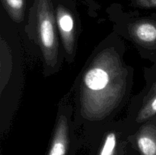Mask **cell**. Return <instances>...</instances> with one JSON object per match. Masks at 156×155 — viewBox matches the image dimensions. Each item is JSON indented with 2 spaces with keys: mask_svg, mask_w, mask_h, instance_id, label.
<instances>
[{
  "mask_svg": "<svg viewBox=\"0 0 156 155\" xmlns=\"http://www.w3.org/2000/svg\"><path fill=\"white\" fill-rule=\"evenodd\" d=\"M37 33L40 47L45 62L54 66L58 58L56 20L51 0H37Z\"/></svg>",
  "mask_w": 156,
  "mask_h": 155,
  "instance_id": "cell-2",
  "label": "cell"
},
{
  "mask_svg": "<svg viewBox=\"0 0 156 155\" xmlns=\"http://www.w3.org/2000/svg\"><path fill=\"white\" fill-rule=\"evenodd\" d=\"M56 24L62 38L66 52L72 54L75 50L76 43V27L74 17L71 12L62 5L56 8Z\"/></svg>",
  "mask_w": 156,
  "mask_h": 155,
  "instance_id": "cell-3",
  "label": "cell"
},
{
  "mask_svg": "<svg viewBox=\"0 0 156 155\" xmlns=\"http://www.w3.org/2000/svg\"><path fill=\"white\" fill-rule=\"evenodd\" d=\"M117 144V134L114 132H108L105 136L98 155H114Z\"/></svg>",
  "mask_w": 156,
  "mask_h": 155,
  "instance_id": "cell-9",
  "label": "cell"
},
{
  "mask_svg": "<svg viewBox=\"0 0 156 155\" xmlns=\"http://www.w3.org/2000/svg\"><path fill=\"white\" fill-rule=\"evenodd\" d=\"M129 36L140 45L156 49V20L143 19L129 26Z\"/></svg>",
  "mask_w": 156,
  "mask_h": 155,
  "instance_id": "cell-4",
  "label": "cell"
},
{
  "mask_svg": "<svg viewBox=\"0 0 156 155\" xmlns=\"http://www.w3.org/2000/svg\"><path fill=\"white\" fill-rule=\"evenodd\" d=\"M126 80L127 70L114 49H105L96 55L82 75V115L92 121L108 116L123 98Z\"/></svg>",
  "mask_w": 156,
  "mask_h": 155,
  "instance_id": "cell-1",
  "label": "cell"
},
{
  "mask_svg": "<svg viewBox=\"0 0 156 155\" xmlns=\"http://www.w3.org/2000/svg\"><path fill=\"white\" fill-rule=\"evenodd\" d=\"M5 9L15 22H21L24 18L25 0H2Z\"/></svg>",
  "mask_w": 156,
  "mask_h": 155,
  "instance_id": "cell-8",
  "label": "cell"
},
{
  "mask_svg": "<svg viewBox=\"0 0 156 155\" xmlns=\"http://www.w3.org/2000/svg\"><path fill=\"white\" fill-rule=\"evenodd\" d=\"M133 3L137 7L143 9L156 8V0H132Z\"/></svg>",
  "mask_w": 156,
  "mask_h": 155,
  "instance_id": "cell-10",
  "label": "cell"
},
{
  "mask_svg": "<svg viewBox=\"0 0 156 155\" xmlns=\"http://www.w3.org/2000/svg\"><path fill=\"white\" fill-rule=\"evenodd\" d=\"M156 115V81L143 100V105L138 112L136 122H147Z\"/></svg>",
  "mask_w": 156,
  "mask_h": 155,
  "instance_id": "cell-7",
  "label": "cell"
},
{
  "mask_svg": "<svg viewBox=\"0 0 156 155\" xmlns=\"http://www.w3.org/2000/svg\"><path fill=\"white\" fill-rule=\"evenodd\" d=\"M69 143V131L66 118L60 115L56 122L54 134L47 155H66Z\"/></svg>",
  "mask_w": 156,
  "mask_h": 155,
  "instance_id": "cell-6",
  "label": "cell"
},
{
  "mask_svg": "<svg viewBox=\"0 0 156 155\" xmlns=\"http://www.w3.org/2000/svg\"><path fill=\"white\" fill-rule=\"evenodd\" d=\"M135 138L140 155H156V119L146 122Z\"/></svg>",
  "mask_w": 156,
  "mask_h": 155,
  "instance_id": "cell-5",
  "label": "cell"
}]
</instances>
